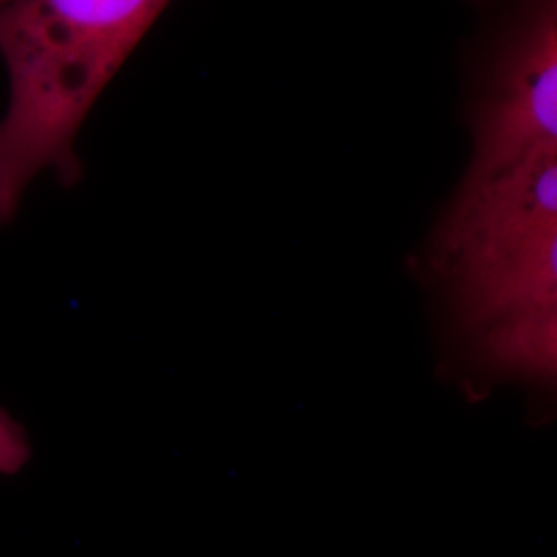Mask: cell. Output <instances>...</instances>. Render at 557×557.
Masks as SVG:
<instances>
[{
  "label": "cell",
  "instance_id": "cell-1",
  "mask_svg": "<svg viewBox=\"0 0 557 557\" xmlns=\"http://www.w3.org/2000/svg\"><path fill=\"white\" fill-rule=\"evenodd\" d=\"M170 0H0L9 106L0 120V225L52 170L81 180L75 137L91 106Z\"/></svg>",
  "mask_w": 557,
  "mask_h": 557
},
{
  "label": "cell",
  "instance_id": "cell-2",
  "mask_svg": "<svg viewBox=\"0 0 557 557\" xmlns=\"http://www.w3.org/2000/svg\"><path fill=\"white\" fill-rule=\"evenodd\" d=\"M428 264L460 345L498 322L557 314V153L462 180Z\"/></svg>",
  "mask_w": 557,
  "mask_h": 557
},
{
  "label": "cell",
  "instance_id": "cell-3",
  "mask_svg": "<svg viewBox=\"0 0 557 557\" xmlns=\"http://www.w3.org/2000/svg\"><path fill=\"white\" fill-rule=\"evenodd\" d=\"M471 131L465 178L557 153V0H518L508 13L471 110Z\"/></svg>",
  "mask_w": 557,
  "mask_h": 557
},
{
  "label": "cell",
  "instance_id": "cell-4",
  "mask_svg": "<svg viewBox=\"0 0 557 557\" xmlns=\"http://www.w3.org/2000/svg\"><path fill=\"white\" fill-rule=\"evenodd\" d=\"M465 363L483 379L549 386L556 380L557 314L506 320L462 343ZM465 366V368H467Z\"/></svg>",
  "mask_w": 557,
  "mask_h": 557
}]
</instances>
